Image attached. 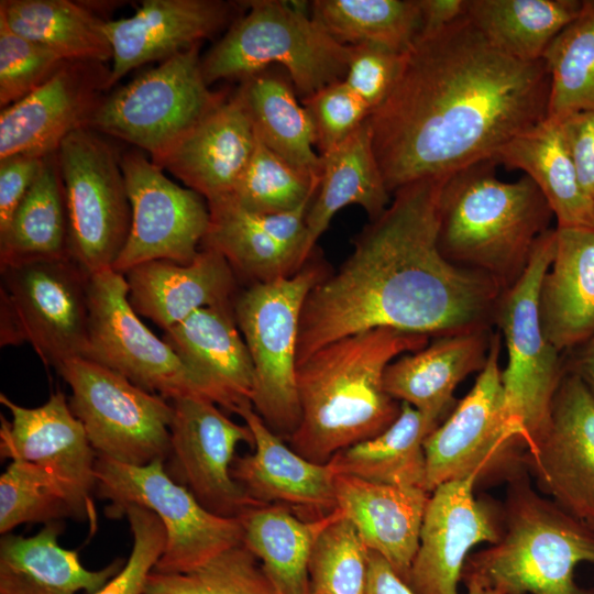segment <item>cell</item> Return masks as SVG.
<instances>
[{
	"label": "cell",
	"instance_id": "52",
	"mask_svg": "<svg viewBox=\"0 0 594 594\" xmlns=\"http://www.w3.org/2000/svg\"><path fill=\"white\" fill-rule=\"evenodd\" d=\"M466 1L418 0L421 15V31L419 36L436 33L463 18L466 11Z\"/></svg>",
	"mask_w": 594,
	"mask_h": 594
},
{
	"label": "cell",
	"instance_id": "40",
	"mask_svg": "<svg viewBox=\"0 0 594 594\" xmlns=\"http://www.w3.org/2000/svg\"><path fill=\"white\" fill-rule=\"evenodd\" d=\"M311 18L343 45H374L405 53L418 38V0H316Z\"/></svg>",
	"mask_w": 594,
	"mask_h": 594
},
{
	"label": "cell",
	"instance_id": "10",
	"mask_svg": "<svg viewBox=\"0 0 594 594\" xmlns=\"http://www.w3.org/2000/svg\"><path fill=\"white\" fill-rule=\"evenodd\" d=\"M0 345L30 344L58 370L85 359L90 275L70 256L0 270Z\"/></svg>",
	"mask_w": 594,
	"mask_h": 594
},
{
	"label": "cell",
	"instance_id": "35",
	"mask_svg": "<svg viewBox=\"0 0 594 594\" xmlns=\"http://www.w3.org/2000/svg\"><path fill=\"white\" fill-rule=\"evenodd\" d=\"M439 424L440 420L400 403L398 417L386 430L337 452L328 464L334 474L427 491L424 442Z\"/></svg>",
	"mask_w": 594,
	"mask_h": 594
},
{
	"label": "cell",
	"instance_id": "54",
	"mask_svg": "<svg viewBox=\"0 0 594 594\" xmlns=\"http://www.w3.org/2000/svg\"><path fill=\"white\" fill-rule=\"evenodd\" d=\"M562 358L564 369L578 375L594 396V334Z\"/></svg>",
	"mask_w": 594,
	"mask_h": 594
},
{
	"label": "cell",
	"instance_id": "57",
	"mask_svg": "<svg viewBox=\"0 0 594 594\" xmlns=\"http://www.w3.org/2000/svg\"><path fill=\"white\" fill-rule=\"evenodd\" d=\"M587 594H594V587L593 588H587Z\"/></svg>",
	"mask_w": 594,
	"mask_h": 594
},
{
	"label": "cell",
	"instance_id": "44",
	"mask_svg": "<svg viewBox=\"0 0 594 594\" xmlns=\"http://www.w3.org/2000/svg\"><path fill=\"white\" fill-rule=\"evenodd\" d=\"M319 184V176L288 164L257 138L254 153L229 197L253 213H279L311 199Z\"/></svg>",
	"mask_w": 594,
	"mask_h": 594
},
{
	"label": "cell",
	"instance_id": "56",
	"mask_svg": "<svg viewBox=\"0 0 594 594\" xmlns=\"http://www.w3.org/2000/svg\"><path fill=\"white\" fill-rule=\"evenodd\" d=\"M591 527L594 528V519L586 521Z\"/></svg>",
	"mask_w": 594,
	"mask_h": 594
},
{
	"label": "cell",
	"instance_id": "25",
	"mask_svg": "<svg viewBox=\"0 0 594 594\" xmlns=\"http://www.w3.org/2000/svg\"><path fill=\"white\" fill-rule=\"evenodd\" d=\"M256 134L234 92L205 116L161 167L207 202L231 196L256 146Z\"/></svg>",
	"mask_w": 594,
	"mask_h": 594
},
{
	"label": "cell",
	"instance_id": "20",
	"mask_svg": "<svg viewBox=\"0 0 594 594\" xmlns=\"http://www.w3.org/2000/svg\"><path fill=\"white\" fill-rule=\"evenodd\" d=\"M0 403L11 415V421L1 416V457L44 469L64 488L76 517L87 518L96 527L90 494L97 484V453L66 396L57 391L45 404L28 408L1 393Z\"/></svg>",
	"mask_w": 594,
	"mask_h": 594
},
{
	"label": "cell",
	"instance_id": "33",
	"mask_svg": "<svg viewBox=\"0 0 594 594\" xmlns=\"http://www.w3.org/2000/svg\"><path fill=\"white\" fill-rule=\"evenodd\" d=\"M493 161L525 172L544 196L557 227L594 228V201L579 182L558 120L546 118L518 134Z\"/></svg>",
	"mask_w": 594,
	"mask_h": 594
},
{
	"label": "cell",
	"instance_id": "13",
	"mask_svg": "<svg viewBox=\"0 0 594 594\" xmlns=\"http://www.w3.org/2000/svg\"><path fill=\"white\" fill-rule=\"evenodd\" d=\"M82 128L56 151L64 185L72 258L89 275L112 270L129 237L131 206L120 154Z\"/></svg>",
	"mask_w": 594,
	"mask_h": 594
},
{
	"label": "cell",
	"instance_id": "43",
	"mask_svg": "<svg viewBox=\"0 0 594 594\" xmlns=\"http://www.w3.org/2000/svg\"><path fill=\"white\" fill-rule=\"evenodd\" d=\"M370 550L336 509L317 535L309 560L311 593L366 594Z\"/></svg>",
	"mask_w": 594,
	"mask_h": 594
},
{
	"label": "cell",
	"instance_id": "9",
	"mask_svg": "<svg viewBox=\"0 0 594 594\" xmlns=\"http://www.w3.org/2000/svg\"><path fill=\"white\" fill-rule=\"evenodd\" d=\"M554 249L556 228H551L537 241L520 278L502 294L494 320L507 351L502 369L506 414L525 451L546 428L565 372L562 354L546 338L539 316L540 285Z\"/></svg>",
	"mask_w": 594,
	"mask_h": 594
},
{
	"label": "cell",
	"instance_id": "42",
	"mask_svg": "<svg viewBox=\"0 0 594 594\" xmlns=\"http://www.w3.org/2000/svg\"><path fill=\"white\" fill-rule=\"evenodd\" d=\"M143 594H279L242 542L185 573L151 572Z\"/></svg>",
	"mask_w": 594,
	"mask_h": 594
},
{
	"label": "cell",
	"instance_id": "21",
	"mask_svg": "<svg viewBox=\"0 0 594 594\" xmlns=\"http://www.w3.org/2000/svg\"><path fill=\"white\" fill-rule=\"evenodd\" d=\"M110 67L97 62H67L55 75L0 112V160L26 153H55L70 133L88 128L105 91Z\"/></svg>",
	"mask_w": 594,
	"mask_h": 594
},
{
	"label": "cell",
	"instance_id": "15",
	"mask_svg": "<svg viewBox=\"0 0 594 594\" xmlns=\"http://www.w3.org/2000/svg\"><path fill=\"white\" fill-rule=\"evenodd\" d=\"M88 296L89 340L85 359L165 399L198 396L210 400L193 371L141 321L129 301L123 274L107 270L90 275Z\"/></svg>",
	"mask_w": 594,
	"mask_h": 594
},
{
	"label": "cell",
	"instance_id": "51",
	"mask_svg": "<svg viewBox=\"0 0 594 594\" xmlns=\"http://www.w3.org/2000/svg\"><path fill=\"white\" fill-rule=\"evenodd\" d=\"M45 157L19 153L0 160V231L34 183Z\"/></svg>",
	"mask_w": 594,
	"mask_h": 594
},
{
	"label": "cell",
	"instance_id": "47",
	"mask_svg": "<svg viewBox=\"0 0 594 594\" xmlns=\"http://www.w3.org/2000/svg\"><path fill=\"white\" fill-rule=\"evenodd\" d=\"M127 516L133 547L122 570L94 594H143L147 578L163 554L167 535L162 520L150 509L128 504L112 517Z\"/></svg>",
	"mask_w": 594,
	"mask_h": 594
},
{
	"label": "cell",
	"instance_id": "14",
	"mask_svg": "<svg viewBox=\"0 0 594 594\" xmlns=\"http://www.w3.org/2000/svg\"><path fill=\"white\" fill-rule=\"evenodd\" d=\"M57 372L98 457L130 465L168 457L173 406L164 397L88 359L69 360Z\"/></svg>",
	"mask_w": 594,
	"mask_h": 594
},
{
	"label": "cell",
	"instance_id": "5",
	"mask_svg": "<svg viewBox=\"0 0 594 594\" xmlns=\"http://www.w3.org/2000/svg\"><path fill=\"white\" fill-rule=\"evenodd\" d=\"M506 482L502 537L471 553L462 575L505 594H587L574 573L594 564V528L537 492L525 468Z\"/></svg>",
	"mask_w": 594,
	"mask_h": 594
},
{
	"label": "cell",
	"instance_id": "46",
	"mask_svg": "<svg viewBox=\"0 0 594 594\" xmlns=\"http://www.w3.org/2000/svg\"><path fill=\"white\" fill-rule=\"evenodd\" d=\"M66 63L50 48L16 34L0 19L1 109L34 91Z\"/></svg>",
	"mask_w": 594,
	"mask_h": 594
},
{
	"label": "cell",
	"instance_id": "22",
	"mask_svg": "<svg viewBox=\"0 0 594 594\" xmlns=\"http://www.w3.org/2000/svg\"><path fill=\"white\" fill-rule=\"evenodd\" d=\"M237 414L253 433L254 452L234 459L231 473L254 502L286 506L309 520L338 508L336 474L328 463H315L298 454L268 428L252 405Z\"/></svg>",
	"mask_w": 594,
	"mask_h": 594
},
{
	"label": "cell",
	"instance_id": "39",
	"mask_svg": "<svg viewBox=\"0 0 594 594\" xmlns=\"http://www.w3.org/2000/svg\"><path fill=\"white\" fill-rule=\"evenodd\" d=\"M582 4L583 0H468L465 16L497 50L537 62Z\"/></svg>",
	"mask_w": 594,
	"mask_h": 594
},
{
	"label": "cell",
	"instance_id": "31",
	"mask_svg": "<svg viewBox=\"0 0 594 594\" xmlns=\"http://www.w3.org/2000/svg\"><path fill=\"white\" fill-rule=\"evenodd\" d=\"M62 529L53 521L28 538L2 535L0 594H94L124 566L119 559L98 571L86 569L77 551L61 547Z\"/></svg>",
	"mask_w": 594,
	"mask_h": 594
},
{
	"label": "cell",
	"instance_id": "38",
	"mask_svg": "<svg viewBox=\"0 0 594 594\" xmlns=\"http://www.w3.org/2000/svg\"><path fill=\"white\" fill-rule=\"evenodd\" d=\"M0 19L16 34L67 62L107 63L112 50L100 19L70 0H1Z\"/></svg>",
	"mask_w": 594,
	"mask_h": 594
},
{
	"label": "cell",
	"instance_id": "2",
	"mask_svg": "<svg viewBox=\"0 0 594 594\" xmlns=\"http://www.w3.org/2000/svg\"><path fill=\"white\" fill-rule=\"evenodd\" d=\"M446 176L398 188L364 227L353 251L308 294L297 365L322 346L377 328L444 337L494 329L502 294L488 275L448 261L438 246Z\"/></svg>",
	"mask_w": 594,
	"mask_h": 594
},
{
	"label": "cell",
	"instance_id": "53",
	"mask_svg": "<svg viewBox=\"0 0 594 594\" xmlns=\"http://www.w3.org/2000/svg\"><path fill=\"white\" fill-rule=\"evenodd\" d=\"M366 594H415L380 554L370 551Z\"/></svg>",
	"mask_w": 594,
	"mask_h": 594
},
{
	"label": "cell",
	"instance_id": "49",
	"mask_svg": "<svg viewBox=\"0 0 594 594\" xmlns=\"http://www.w3.org/2000/svg\"><path fill=\"white\" fill-rule=\"evenodd\" d=\"M404 53L374 45L350 46L344 82L369 107L371 113L389 95L402 67Z\"/></svg>",
	"mask_w": 594,
	"mask_h": 594
},
{
	"label": "cell",
	"instance_id": "11",
	"mask_svg": "<svg viewBox=\"0 0 594 594\" xmlns=\"http://www.w3.org/2000/svg\"><path fill=\"white\" fill-rule=\"evenodd\" d=\"M502 337L495 329L483 370L470 392L425 439L427 491L476 476L504 479L525 468V446L508 420L499 364Z\"/></svg>",
	"mask_w": 594,
	"mask_h": 594
},
{
	"label": "cell",
	"instance_id": "48",
	"mask_svg": "<svg viewBox=\"0 0 594 594\" xmlns=\"http://www.w3.org/2000/svg\"><path fill=\"white\" fill-rule=\"evenodd\" d=\"M301 103L311 118L320 156L344 142L371 116L369 107L344 80L322 88Z\"/></svg>",
	"mask_w": 594,
	"mask_h": 594
},
{
	"label": "cell",
	"instance_id": "26",
	"mask_svg": "<svg viewBox=\"0 0 594 594\" xmlns=\"http://www.w3.org/2000/svg\"><path fill=\"white\" fill-rule=\"evenodd\" d=\"M163 340L200 380L211 402L235 414L252 405L254 366L230 304L195 311L164 331Z\"/></svg>",
	"mask_w": 594,
	"mask_h": 594
},
{
	"label": "cell",
	"instance_id": "18",
	"mask_svg": "<svg viewBox=\"0 0 594 594\" xmlns=\"http://www.w3.org/2000/svg\"><path fill=\"white\" fill-rule=\"evenodd\" d=\"M476 476L446 482L431 493L419 546L405 579L415 594H459L471 550L494 544L503 534L504 512L474 494Z\"/></svg>",
	"mask_w": 594,
	"mask_h": 594
},
{
	"label": "cell",
	"instance_id": "8",
	"mask_svg": "<svg viewBox=\"0 0 594 594\" xmlns=\"http://www.w3.org/2000/svg\"><path fill=\"white\" fill-rule=\"evenodd\" d=\"M200 45L107 94L88 128L132 144L161 167L175 145L228 97L206 82Z\"/></svg>",
	"mask_w": 594,
	"mask_h": 594
},
{
	"label": "cell",
	"instance_id": "28",
	"mask_svg": "<svg viewBox=\"0 0 594 594\" xmlns=\"http://www.w3.org/2000/svg\"><path fill=\"white\" fill-rule=\"evenodd\" d=\"M334 485L338 509L367 549L383 557L405 581L418 550L430 493L340 474H336Z\"/></svg>",
	"mask_w": 594,
	"mask_h": 594
},
{
	"label": "cell",
	"instance_id": "24",
	"mask_svg": "<svg viewBox=\"0 0 594 594\" xmlns=\"http://www.w3.org/2000/svg\"><path fill=\"white\" fill-rule=\"evenodd\" d=\"M234 7L221 0H145L132 15L106 20L112 50L110 87L143 64L166 61L215 36Z\"/></svg>",
	"mask_w": 594,
	"mask_h": 594
},
{
	"label": "cell",
	"instance_id": "6",
	"mask_svg": "<svg viewBox=\"0 0 594 594\" xmlns=\"http://www.w3.org/2000/svg\"><path fill=\"white\" fill-rule=\"evenodd\" d=\"M201 58L206 82L244 79L279 66L305 100L343 80L350 46L336 41L311 18L306 1L254 0Z\"/></svg>",
	"mask_w": 594,
	"mask_h": 594
},
{
	"label": "cell",
	"instance_id": "3",
	"mask_svg": "<svg viewBox=\"0 0 594 594\" xmlns=\"http://www.w3.org/2000/svg\"><path fill=\"white\" fill-rule=\"evenodd\" d=\"M430 337L377 328L331 342L297 365L300 421L289 446L326 464L339 451L376 437L398 417L400 403L384 388L394 360Z\"/></svg>",
	"mask_w": 594,
	"mask_h": 594
},
{
	"label": "cell",
	"instance_id": "12",
	"mask_svg": "<svg viewBox=\"0 0 594 594\" xmlns=\"http://www.w3.org/2000/svg\"><path fill=\"white\" fill-rule=\"evenodd\" d=\"M95 471L97 495L111 502L108 516L135 504L162 520L167 540L153 572L185 573L243 542L241 519L205 508L165 471L164 460L130 465L97 455Z\"/></svg>",
	"mask_w": 594,
	"mask_h": 594
},
{
	"label": "cell",
	"instance_id": "1",
	"mask_svg": "<svg viewBox=\"0 0 594 594\" xmlns=\"http://www.w3.org/2000/svg\"><path fill=\"white\" fill-rule=\"evenodd\" d=\"M549 90L543 59L503 53L465 15L419 36L404 53L389 95L369 117L388 191L493 160L547 118Z\"/></svg>",
	"mask_w": 594,
	"mask_h": 594
},
{
	"label": "cell",
	"instance_id": "37",
	"mask_svg": "<svg viewBox=\"0 0 594 594\" xmlns=\"http://www.w3.org/2000/svg\"><path fill=\"white\" fill-rule=\"evenodd\" d=\"M331 514L309 520L286 506L271 504L253 507L239 517L243 543L261 561L279 594H312L310 553Z\"/></svg>",
	"mask_w": 594,
	"mask_h": 594
},
{
	"label": "cell",
	"instance_id": "30",
	"mask_svg": "<svg viewBox=\"0 0 594 594\" xmlns=\"http://www.w3.org/2000/svg\"><path fill=\"white\" fill-rule=\"evenodd\" d=\"M548 341L561 354L594 334V228L556 227V249L539 292Z\"/></svg>",
	"mask_w": 594,
	"mask_h": 594
},
{
	"label": "cell",
	"instance_id": "19",
	"mask_svg": "<svg viewBox=\"0 0 594 594\" xmlns=\"http://www.w3.org/2000/svg\"><path fill=\"white\" fill-rule=\"evenodd\" d=\"M522 463L541 494L573 516L594 519V396L565 370L548 424Z\"/></svg>",
	"mask_w": 594,
	"mask_h": 594
},
{
	"label": "cell",
	"instance_id": "17",
	"mask_svg": "<svg viewBox=\"0 0 594 594\" xmlns=\"http://www.w3.org/2000/svg\"><path fill=\"white\" fill-rule=\"evenodd\" d=\"M170 465L208 510L222 517H241L261 506L233 479L231 470L239 443L253 446L246 424L229 419L211 400L187 396L172 400Z\"/></svg>",
	"mask_w": 594,
	"mask_h": 594
},
{
	"label": "cell",
	"instance_id": "32",
	"mask_svg": "<svg viewBox=\"0 0 594 594\" xmlns=\"http://www.w3.org/2000/svg\"><path fill=\"white\" fill-rule=\"evenodd\" d=\"M321 160L320 184L306 217L304 264L339 210L359 205L374 220L391 202L392 194L374 154L369 119Z\"/></svg>",
	"mask_w": 594,
	"mask_h": 594
},
{
	"label": "cell",
	"instance_id": "36",
	"mask_svg": "<svg viewBox=\"0 0 594 594\" xmlns=\"http://www.w3.org/2000/svg\"><path fill=\"white\" fill-rule=\"evenodd\" d=\"M68 256L67 209L55 152L45 157L34 183L0 231V270Z\"/></svg>",
	"mask_w": 594,
	"mask_h": 594
},
{
	"label": "cell",
	"instance_id": "45",
	"mask_svg": "<svg viewBox=\"0 0 594 594\" xmlns=\"http://www.w3.org/2000/svg\"><path fill=\"white\" fill-rule=\"evenodd\" d=\"M76 517L67 494L44 469L12 459L0 476V534L26 522H53Z\"/></svg>",
	"mask_w": 594,
	"mask_h": 594
},
{
	"label": "cell",
	"instance_id": "7",
	"mask_svg": "<svg viewBox=\"0 0 594 594\" xmlns=\"http://www.w3.org/2000/svg\"><path fill=\"white\" fill-rule=\"evenodd\" d=\"M326 274L321 263L307 261L290 276L252 283L234 301V319L254 366L253 409L283 439L300 421L296 372L302 307Z\"/></svg>",
	"mask_w": 594,
	"mask_h": 594
},
{
	"label": "cell",
	"instance_id": "23",
	"mask_svg": "<svg viewBox=\"0 0 594 594\" xmlns=\"http://www.w3.org/2000/svg\"><path fill=\"white\" fill-rule=\"evenodd\" d=\"M314 197L294 210L268 215L246 211L230 197L207 202L210 221L201 248L219 252L234 273L253 283L290 276L304 266L306 217Z\"/></svg>",
	"mask_w": 594,
	"mask_h": 594
},
{
	"label": "cell",
	"instance_id": "29",
	"mask_svg": "<svg viewBox=\"0 0 594 594\" xmlns=\"http://www.w3.org/2000/svg\"><path fill=\"white\" fill-rule=\"evenodd\" d=\"M494 331L438 337L424 349L400 355L385 370L386 393L441 420L458 403L453 397L458 385L485 366Z\"/></svg>",
	"mask_w": 594,
	"mask_h": 594
},
{
	"label": "cell",
	"instance_id": "16",
	"mask_svg": "<svg viewBox=\"0 0 594 594\" xmlns=\"http://www.w3.org/2000/svg\"><path fill=\"white\" fill-rule=\"evenodd\" d=\"M120 165L131 206V226L112 270L124 274L156 260L193 262L209 227L207 200L170 180L139 148L120 154Z\"/></svg>",
	"mask_w": 594,
	"mask_h": 594
},
{
	"label": "cell",
	"instance_id": "34",
	"mask_svg": "<svg viewBox=\"0 0 594 594\" xmlns=\"http://www.w3.org/2000/svg\"><path fill=\"white\" fill-rule=\"evenodd\" d=\"M258 140L294 167L321 177L322 160L315 152L311 118L297 100L283 68L268 67L241 80L235 91Z\"/></svg>",
	"mask_w": 594,
	"mask_h": 594
},
{
	"label": "cell",
	"instance_id": "4",
	"mask_svg": "<svg viewBox=\"0 0 594 594\" xmlns=\"http://www.w3.org/2000/svg\"><path fill=\"white\" fill-rule=\"evenodd\" d=\"M493 160L446 178L439 198L438 246L451 263L491 276L503 289L525 272L552 210L526 175L497 178Z\"/></svg>",
	"mask_w": 594,
	"mask_h": 594
},
{
	"label": "cell",
	"instance_id": "41",
	"mask_svg": "<svg viewBox=\"0 0 594 594\" xmlns=\"http://www.w3.org/2000/svg\"><path fill=\"white\" fill-rule=\"evenodd\" d=\"M550 77L548 116L594 111V0L551 42L542 57Z\"/></svg>",
	"mask_w": 594,
	"mask_h": 594
},
{
	"label": "cell",
	"instance_id": "50",
	"mask_svg": "<svg viewBox=\"0 0 594 594\" xmlns=\"http://www.w3.org/2000/svg\"><path fill=\"white\" fill-rule=\"evenodd\" d=\"M558 121L579 182L594 201V111L574 112Z\"/></svg>",
	"mask_w": 594,
	"mask_h": 594
},
{
	"label": "cell",
	"instance_id": "58",
	"mask_svg": "<svg viewBox=\"0 0 594 594\" xmlns=\"http://www.w3.org/2000/svg\"><path fill=\"white\" fill-rule=\"evenodd\" d=\"M316 594H328V593H316Z\"/></svg>",
	"mask_w": 594,
	"mask_h": 594
},
{
	"label": "cell",
	"instance_id": "27",
	"mask_svg": "<svg viewBox=\"0 0 594 594\" xmlns=\"http://www.w3.org/2000/svg\"><path fill=\"white\" fill-rule=\"evenodd\" d=\"M123 275L132 308L163 331L201 308L230 304L235 289L234 271L210 248H201L189 264L156 260Z\"/></svg>",
	"mask_w": 594,
	"mask_h": 594
},
{
	"label": "cell",
	"instance_id": "55",
	"mask_svg": "<svg viewBox=\"0 0 594 594\" xmlns=\"http://www.w3.org/2000/svg\"><path fill=\"white\" fill-rule=\"evenodd\" d=\"M462 581L468 588V594H505L503 591L487 586L470 575H462Z\"/></svg>",
	"mask_w": 594,
	"mask_h": 594
}]
</instances>
